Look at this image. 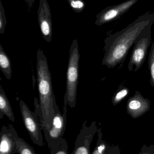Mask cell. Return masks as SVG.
<instances>
[{
  "mask_svg": "<svg viewBox=\"0 0 154 154\" xmlns=\"http://www.w3.org/2000/svg\"><path fill=\"white\" fill-rule=\"evenodd\" d=\"M98 139L95 149L91 154H120L121 150L118 145H115L104 139L101 128L97 131Z\"/></svg>",
  "mask_w": 154,
  "mask_h": 154,
  "instance_id": "7c38bea8",
  "label": "cell"
},
{
  "mask_svg": "<svg viewBox=\"0 0 154 154\" xmlns=\"http://www.w3.org/2000/svg\"><path fill=\"white\" fill-rule=\"evenodd\" d=\"M51 154H69L68 142L63 137H60L48 143Z\"/></svg>",
  "mask_w": 154,
  "mask_h": 154,
  "instance_id": "5bb4252c",
  "label": "cell"
},
{
  "mask_svg": "<svg viewBox=\"0 0 154 154\" xmlns=\"http://www.w3.org/2000/svg\"><path fill=\"white\" fill-rule=\"evenodd\" d=\"M7 23L4 8L2 4V1L0 0V33L1 34L4 33Z\"/></svg>",
  "mask_w": 154,
  "mask_h": 154,
  "instance_id": "ffe728a7",
  "label": "cell"
},
{
  "mask_svg": "<svg viewBox=\"0 0 154 154\" xmlns=\"http://www.w3.org/2000/svg\"><path fill=\"white\" fill-rule=\"evenodd\" d=\"M138 0H127L119 4L108 6L97 14L95 24L98 26L118 19L128 11Z\"/></svg>",
  "mask_w": 154,
  "mask_h": 154,
  "instance_id": "52a82bcc",
  "label": "cell"
},
{
  "mask_svg": "<svg viewBox=\"0 0 154 154\" xmlns=\"http://www.w3.org/2000/svg\"><path fill=\"white\" fill-rule=\"evenodd\" d=\"M4 115L12 122L15 121L11 106L2 87L0 86V119H2Z\"/></svg>",
  "mask_w": 154,
  "mask_h": 154,
  "instance_id": "4fadbf2b",
  "label": "cell"
},
{
  "mask_svg": "<svg viewBox=\"0 0 154 154\" xmlns=\"http://www.w3.org/2000/svg\"><path fill=\"white\" fill-rule=\"evenodd\" d=\"M16 1H18V0H16Z\"/></svg>",
  "mask_w": 154,
  "mask_h": 154,
  "instance_id": "603a6c76",
  "label": "cell"
},
{
  "mask_svg": "<svg viewBox=\"0 0 154 154\" xmlns=\"http://www.w3.org/2000/svg\"><path fill=\"white\" fill-rule=\"evenodd\" d=\"M129 88L125 86L121 85L112 98L113 106H116L125 99L129 94Z\"/></svg>",
  "mask_w": 154,
  "mask_h": 154,
  "instance_id": "e0dca14e",
  "label": "cell"
},
{
  "mask_svg": "<svg viewBox=\"0 0 154 154\" xmlns=\"http://www.w3.org/2000/svg\"><path fill=\"white\" fill-rule=\"evenodd\" d=\"M38 18L42 37L47 42H51L52 35V21L50 8L47 0H39Z\"/></svg>",
  "mask_w": 154,
  "mask_h": 154,
  "instance_id": "9c48e42d",
  "label": "cell"
},
{
  "mask_svg": "<svg viewBox=\"0 0 154 154\" xmlns=\"http://www.w3.org/2000/svg\"><path fill=\"white\" fill-rule=\"evenodd\" d=\"M151 102L147 98L144 97L139 91L130 97L127 103V112L133 119H137L147 113L151 108Z\"/></svg>",
  "mask_w": 154,
  "mask_h": 154,
  "instance_id": "30bf717a",
  "label": "cell"
},
{
  "mask_svg": "<svg viewBox=\"0 0 154 154\" xmlns=\"http://www.w3.org/2000/svg\"><path fill=\"white\" fill-rule=\"evenodd\" d=\"M68 105H64L62 114L59 109L55 111L50 127L48 130H43L44 137L47 143L64 136L67 125Z\"/></svg>",
  "mask_w": 154,
  "mask_h": 154,
  "instance_id": "ba28073f",
  "label": "cell"
},
{
  "mask_svg": "<svg viewBox=\"0 0 154 154\" xmlns=\"http://www.w3.org/2000/svg\"><path fill=\"white\" fill-rule=\"evenodd\" d=\"M139 154H154V145L152 144L149 146L146 144L144 145Z\"/></svg>",
  "mask_w": 154,
  "mask_h": 154,
  "instance_id": "44dd1931",
  "label": "cell"
},
{
  "mask_svg": "<svg viewBox=\"0 0 154 154\" xmlns=\"http://www.w3.org/2000/svg\"><path fill=\"white\" fill-rule=\"evenodd\" d=\"M148 66L150 72V83L154 88V43L151 47L148 60Z\"/></svg>",
  "mask_w": 154,
  "mask_h": 154,
  "instance_id": "ac0fdd59",
  "label": "cell"
},
{
  "mask_svg": "<svg viewBox=\"0 0 154 154\" xmlns=\"http://www.w3.org/2000/svg\"><path fill=\"white\" fill-rule=\"evenodd\" d=\"M25 1L28 7V11H30L32 8L35 0H25Z\"/></svg>",
  "mask_w": 154,
  "mask_h": 154,
  "instance_id": "7402d4cb",
  "label": "cell"
},
{
  "mask_svg": "<svg viewBox=\"0 0 154 154\" xmlns=\"http://www.w3.org/2000/svg\"><path fill=\"white\" fill-rule=\"evenodd\" d=\"M36 70L39 102V106H35V112L39 116L43 131L50 127L55 111L59 108L53 91L48 60L40 49L37 51Z\"/></svg>",
  "mask_w": 154,
  "mask_h": 154,
  "instance_id": "7a4b0ae2",
  "label": "cell"
},
{
  "mask_svg": "<svg viewBox=\"0 0 154 154\" xmlns=\"http://www.w3.org/2000/svg\"><path fill=\"white\" fill-rule=\"evenodd\" d=\"M70 6L74 11L80 13L83 11L86 7L84 0H68Z\"/></svg>",
  "mask_w": 154,
  "mask_h": 154,
  "instance_id": "d6986e66",
  "label": "cell"
},
{
  "mask_svg": "<svg viewBox=\"0 0 154 154\" xmlns=\"http://www.w3.org/2000/svg\"><path fill=\"white\" fill-rule=\"evenodd\" d=\"M16 132L12 125L2 126L0 132V154L18 153L15 138Z\"/></svg>",
  "mask_w": 154,
  "mask_h": 154,
  "instance_id": "8fae6325",
  "label": "cell"
},
{
  "mask_svg": "<svg viewBox=\"0 0 154 154\" xmlns=\"http://www.w3.org/2000/svg\"><path fill=\"white\" fill-rule=\"evenodd\" d=\"M0 68L1 71L8 80L11 79L12 68L10 59L0 44Z\"/></svg>",
  "mask_w": 154,
  "mask_h": 154,
  "instance_id": "9a60e30c",
  "label": "cell"
},
{
  "mask_svg": "<svg viewBox=\"0 0 154 154\" xmlns=\"http://www.w3.org/2000/svg\"><path fill=\"white\" fill-rule=\"evenodd\" d=\"M98 130L96 122L93 121L89 126H87V121H85L77 136L75 147L71 154H91L90 145Z\"/></svg>",
  "mask_w": 154,
  "mask_h": 154,
  "instance_id": "8992f818",
  "label": "cell"
},
{
  "mask_svg": "<svg viewBox=\"0 0 154 154\" xmlns=\"http://www.w3.org/2000/svg\"><path fill=\"white\" fill-rule=\"evenodd\" d=\"M154 20L142 30L134 43V48L128 64L129 71H133L135 66V72L139 70L144 63L148 53V49L152 41V26Z\"/></svg>",
  "mask_w": 154,
  "mask_h": 154,
  "instance_id": "277c9868",
  "label": "cell"
},
{
  "mask_svg": "<svg viewBox=\"0 0 154 154\" xmlns=\"http://www.w3.org/2000/svg\"><path fill=\"white\" fill-rule=\"evenodd\" d=\"M153 20L154 13L147 12L122 30L107 37L104 41L105 55L102 65L114 68L124 63L139 33Z\"/></svg>",
  "mask_w": 154,
  "mask_h": 154,
  "instance_id": "6da1fadb",
  "label": "cell"
},
{
  "mask_svg": "<svg viewBox=\"0 0 154 154\" xmlns=\"http://www.w3.org/2000/svg\"><path fill=\"white\" fill-rule=\"evenodd\" d=\"M21 114L24 124L33 143L40 146L44 145L41 124L36 112L31 111L26 103L20 101Z\"/></svg>",
  "mask_w": 154,
  "mask_h": 154,
  "instance_id": "5b68a950",
  "label": "cell"
},
{
  "mask_svg": "<svg viewBox=\"0 0 154 154\" xmlns=\"http://www.w3.org/2000/svg\"><path fill=\"white\" fill-rule=\"evenodd\" d=\"M80 59L78 43L77 39H74L70 49L67 69L66 91L64 98V105H68L71 108L75 107L76 106Z\"/></svg>",
  "mask_w": 154,
  "mask_h": 154,
  "instance_id": "3957f363",
  "label": "cell"
},
{
  "mask_svg": "<svg viewBox=\"0 0 154 154\" xmlns=\"http://www.w3.org/2000/svg\"><path fill=\"white\" fill-rule=\"evenodd\" d=\"M15 138L18 154H36L33 147L23 138L19 137L17 132L15 134Z\"/></svg>",
  "mask_w": 154,
  "mask_h": 154,
  "instance_id": "2e32d148",
  "label": "cell"
}]
</instances>
